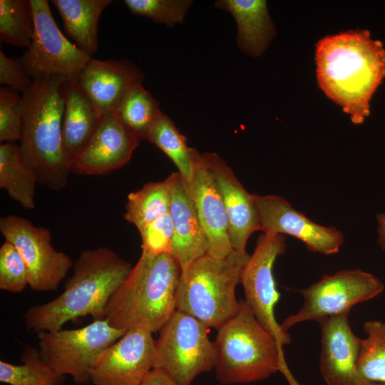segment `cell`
Listing matches in <instances>:
<instances>
[{
	"label": "cell",
	"mask_w": 385,
	"mask_h": 385,
	"mask_svg": "<svg viewBox=\"0 0 385 385\" xmlns=\"http://www.w3.org/2000/svg\"><path fill=\"white\" fill-rule=\"evenodd\" d=\"M219 329L213 342L217 381L224 385L257 382L280 371L289 385H302L294 378L284 351L255 318L245 300Z\"/></svg>",
	"instance_id": "5b68a950"
},
{
	"label": "cell",
	"mask_w": 385,
	"mask_h": 385,
	"mask_svg": "<svg viewBox=\"0 0 385 385\" xmlns=\"http://www.w3.org/2000/svg\"><path fill=\"white\" fill-rule=\"evenodd\" d=\"M126 331L115 329L103 319L75 329L38 333L42 359L58 374L72 378L77 384L91 382L100 357Z\"/></svg>",
	"instance_id": "ba28073f"
},
{
	"label": "cell",
	"mask_w": 385,
	"mask_h": 385,
	"mask_svg": "<svg viewBox=\"0 0 385 385\" xmlns=\"http://www.w3.org/2000/svg\"><path fill=\"white\" fill-rule=\"evenodd\" d=\"M320 88L361 124L370 101L385 78V48L368 30L342 32L320 39L315 49Z\"/></svg>",
	"instance_id": "6da1fadb"
},
{
	"label": "cell",
	"mask_w": 385,
	"mask_h": 385,
	"mask_svg": "<svg viewBox=\"0 0 385 385\" xmlns=\"http://www.w3.org/2000/svg\"><path fill=\"white\" fill-rule=\"evenodd\" d=\"M349 314L318 322L322 332L319 370L327 385H377L365 379L357 362L361 339L351 331Z\"/></svg>",
	"instance_id": "2e32d148"
},
{
	"label": "cell",
	"mask_w": 385,
	"mask_h": 385,
	"mask_svg": "<svg viewBox=\"0 0 385 385\" xmlns=\"http://www.w3.org/2000/svg\"><path fill=\"white\" fill-rule=\"evenodd\" d=\"M364 329L366 337L361 341L358 370L369 382L385 385V323L368 321Z\"/></svg>",
	"instance_id": "f546056e"
},
{
	"label": "cell",
	"mask_w": 385,
	"mask_h": 385,
	"mask_svg": "<svg viewBox=\"0 0 385 385\" xmlns=\"http://www.w3.org/2000/svg\"><path fill=\"white\" fill-rule=\"evenodd\" d=\"M0 232L19 252L28 270L29 286L35 292L57 289L73 267L70 257L51 244L48 229L16 215L0 218Z\"/></svg>",
	"instance_id": "8fae6325"
},
{
	"label": "cell",
	"mask_w": 385,
	"mask_h": 385,
	"mask_svg": "<svg viewBox=\"0 0 385 385\" xmlns=\"http://www.w3.org/2000/svg\"><path fill=\"white\" fill-rule=\"evenodd\" d=\"M67 34L88 56L98 49V24L103 10L112 0H51Z\"/></svg>",
	"instance_id": "603a6c76"
},
{
	"label": "cell",
	"mask_w": 385,
	"mask_h": 385,
	"mask_svg": "<svg viewBox=\"0 0 385 385\" xmlns=\"http://www.w3.org/2000/svg\"><path fill=\"white\" fill-rule=\"evenodd\" d=\"M286 247L284 235L263 233L259 237L240 277L246 303L259 323L274 337L282 350L284 345L291 342V338L274 317V307L279 294L276 287L273 267L277 257L285 252Z\"/></svg>",
	"instance_id": "7c38bea8"
},
{
	"label": "cell",
	"mask_w": 385,
	"mask_h": 385,
	"mask_svg": "<svg viewBox=\"0 0 385 385\" xmlns=\"http://www.w3.org/2000/svg\"><path fill=\"white\" fill-rule=\"evenodd\" d=\"M384 284L373 274L360 270H342L324 275L319 282L299 292L304 304L281 324L285 332L305 321L320 320L349 314L356 304L368 301L384 292Z\"/></svg>",
	"instance_id": "9c48e42d"
},
{
	"label": "cell",
	"mask_w": 385,
	"mask_h": 385,
	"mask_svg": "<svg viewBox=\"0 0 385 385\" xmlns=\"http://www.w3.org/2000/svg\"><path fill=\"white\" fill-rule=\"evenodd\" d=\"M38 183L32 169L24 160L16 143L0 145V188L24 210L35 207V190Z\"/></svg>",
	"instance_id": "cb8c5ba5"
},
{
	"label": "cell",
	"mask_w": 385,
	"mask_h": 385,
	"mask_svg": "<svg viewBox=\"0 0 385 385\" xmlns=\"http://www.w3.org/2000/svg\"><path fill=\"white\" fill-rule=\"evenodd\" d=\"M139 232L142 241V253L150 255L170 253L173 238V225L169 212L158 218Z\"/></svg>",
	"instance_id": "836d02e7"
},
{
	"label": "cell",
	"mask_w": 385,
	"mask_h": 385,
	"mask_svg": "<svg viewBox=\"0 0 385 385\" xmlns=\"http://www.w3.org/2000/svg\"><path fill=\"white\" fill-rule=\"evenodd\" d=\"M378 224V244L381 250H385V213L376 215Z\"/></svg>",
	"instance_id": "8d00e7d4"
},
{
	"label": "cell",
	"mask_w": 385,
	"mask_h": 385,
	"mask_svg": "<svg viewBox=\"0 0 385 385\" xmlns=\"http://www.w3.org/2000/svg\"><path fill=\"white\" fill-rule=\"evenodd\" d=\"M186 185L207 240V254L215 259L227 257L234 250L229 236L227 216L219 189L202 154L198 157L192 180Z\"/></svg>",
	"instance_id": "d6986e66"
},
{
	"label": "cell",
	"mask_w": 385,
	"mask_h": 385,
	"mask_svg": "<svg viewBox=\"0 0 385 385\" xmlns=\"http://www.w3.org/2000/svg\"><path fill=\"white\" fill-rule=\"evenodd\" d=\"M59 385H63V384H59Z\"/></svg>",
	"instance_id": "74e56055"
},
{
	"label": "cell",
	"mask_w": 385,
	"mask_h": 385,
	"mask_svg": "<svg viewBox=\"0 0 385 385\" xmlns=\"http://www.w3.org/2000/svg\"><path fill=\"white\" fill-rule=\"evenodd\" d=\"M0 83L7 85L15 91L22 93L28 91L33 83L26 73L21 59L7 57L2 49H0Z\"/></svg>",
	"instance_id": "e575fe53"
},
{
	"label": "cell",
	"mask_w": 385,
	"mask_h": 385,
	"mask_svg": "<svg viewBox=\"0 0 385 385\" xmlns=\"http://www.w3.org/2000/svg\"><path fill=\"white\" fill-rule=\"evenodd\" d=\"M170 194L166 180L150 182L128 195L123 217L138 231L169 212Z\"/></svg>",
	"instance_id": "484cf974"
},
{
	"label": "cell",
	"mask_w": 385,
	"mask_h": 385,
	"mask_svg": "<svg viewBox=\"0 0 385 385\" xmlns=\"http://www.w3.org/2000/svg\"><path fill=\"white\" fill-rule=\"evenodd\" d=\"M102 116L82 89L77 77L66 78L62 137L71 166L91 140Z\"/></svg>",
	"instance_id": "44dd1931"
},
{
	"label": "cell",
	"mask_w": 385,
	"mask_h": 385,
	"mask_svg": "<svg viewBox=\"0 0 385 385\" xmlns=\"http://www.w3.org/2000/svg\"><path fill=\"white\" fill-rule=\"evenodd\" d=\"M143 72L125 59L92 58L77 77L87 96L102 115L114 111L125 93L142 83Z\"/></svg>",
	"instance_id": "ffe728a7"
},
{
	"label": "cell",
	"mask_w": 385,
	"mask_h": 385,
	"mask_svg": "<svg viewBox=\"0 0 385 385\" xmlns=\"http://www.w3.org/2000/svg\"><path fill=\"white\" fill-rule=\"evenodd\" d=\"M73 267L61 294L26 310L29 330H59L68 322L88 315L103 319L111 297L133 267L111 249L99 247L83 250Z\"/></svg>",
	"instance_id": "7a4b0ae2"
},
{
	"label": "cell",
	"mask_w": 385,
	"mask_h": 385,
	"mask_svg": "<svg viewBox=\"0 0 385 385\" xmlns=\"http://www.w3.org/2000/svg\"><path fill=\"white\" fill-rule=\"evenodd\" d=\"M23 99L11 88L0 89V141L20 140L22 128Z\"/></svg>",
	"instance_id": "d6a6232c"
},
{
	"label": "cell",
	"mask_w": 385,
	"mask_h": 385,
	"mask_svg": "<svg viewBox=\"0 0 385 385\" xmlns=\"http://www.w3.org/2000/svg\"><path fill=\"white\" fill-rule=\"evenodd\" d=\"M34 34L29 0H0V41L29 48Z\"/></svg>",
	"instance_id": "f1b7e54d"
},
{
	"label": "cell",
	"mask_w": 385,
	"mask_h": 385,
	"mask_svg": "<svg viewBox=\"0 0 385 385\" xmlns=\"http://www.w3.org/2000/svg\"><path fill=\"white\" fill-rule=\"evenodd\" d=\"M140 142L115 111L103 115L91 140L71 163L78 175H103L126 165Z\"/></svg>",
	"instance_id": "9a60e30c"
},
{
	"label": "cell",
	"mask_w": 385,
	"mask_h": 385,
	"mask_svg": "<svg viewBox=\"0 0 385 385\" xmlns=\"http://www.w3.org/2000/svg\"><path fill=\"white\" fill-rule=\"evenodd\" d=\"M114 111L140 140H145L148 129L162 112L157 100L142 83L135 84L125 93Z\"/></svg>",
	"instance_id": "83f0119b"
},
{
	"label": "cell",
	"mask_w": 385,
	"mask_h": 385,
	"mask_svg": "<svg viewBox=\"0 0 385 385\" xmlns=\"http://www.w3.org/2000/svg\"><path fill=\"white\" fill-rule=\"evenodd\" d=\"M252 197L263 233L291 235L314 252L332 255L339 252L344 235L334 227L314 222L282 197L252 195Z\"/></svg>",
	"instance_id": "5bb4252c"
},
{
	"label": "cell",
	"mask_w": 385,
	"mask_h": 385,
	"mask_svg": "<svg viewBox=\"0 0 385 385\" xmlns=\"http://www.w3.org/2000/svg\"><path fill=\"white\" fill-rule=\"evenodd\" d=\"M165 180L170 190L169 213L173 225L170 254L183 272L195 260L207 254V240L183 178L179 173H173Z\"/></svg>",
	"instance_id": "ac0fdd59"
},
{
	"label": "cell",
	"mask_w": 385,
	"mask_h": 385,
	"mask_svg": "<svg viewBox=\"0 0 385 385\" xmlns=\"http://www.w3.org/2000/svg\"><path fill=\"white\" fill-rule=\"evenodd\" d=\"M250 255L233 250L215 259L206 254L182 272L176 310L195 317L208 328L219 329L237 312L235 288Z\"/></svg>",
	"instance_id": "8992f818"
},
{
	"label": "cell",
	"mask_w": 385,
	"mask_h": 385,
	"mask_svg": "<svg viewBox=\"0 0 385 385\" xmlns=\"http://www.w3.org/2000/svg\"><path fill=\"white\" fill-rule=\"evenodd\" d=\"M217 9L230 13L237 27L239 48L253 56H260L276 34L275 27L265 0H218Z\"/></svg>",
	"instance_id": "7402d4cb"
},
{
	"label": "cell",
	"mask_w": 385,
	"mask_h": 385,
	"mask_svg": "<svg viewBox=\"0 0 385 385\" xmlns=\"http://www.w3.org/2000/svg\"><path fill=\"white\" fill-rule=\"evenodd\" d=\"M22 364L0 361V381L8 385H59L65 376L44 361L38 349L26 345L21 354Z\"/></svg>",
	"instance_id": "4316f807"
},
{
	"label": "cell",
	"mask_w": 385,
	"mask_h": 385,
	"mask_svg": "<svg viewBox=\"0 0 385 385\" xmlns=\"http://www.w3.org/2000/svg\"><path fill=\"white\" fill-rule=\"evenodd\" d=\"M208 327L190 314L175 310L158 331L153 369L178 385H190L200 374L214 369L216 352Z\"/></svg>",
	"instance_id": "52a82bcc"
},
{
	"label": "cell",
	"mask_w": 385,
	"mask_h": 385,
	"mask_svg": "<svg viewBox=\"0 0 385 385\" xmlns=\"http://www.w3.org/2000/svg\"><path fill=\"white\" fill-rule=\"evenodd\" d=\"M66 78H35L31 88L22 93L21 153L38 183L54 191L66 186L71 173L62 137Z\"/></svg>",
	"instance_id": "3957f363"
},
{
	"label": "cell",
	"mask_w": 385,
	"mask_h": 385,
	"mask_svg": "<svg viewBox=\"0 0 385 385\" xmlns=\"http://www.w3.org/2000/svg\"><path fill=\"white\" fill-rule=\"evenodd\" d=\"M212 175L225 207L230 242L233 250L246 252L251 235L261 230V225L252 195L235 177L232 169L215 153L202 154Z\"/></svg>",
	"instance_id": "e0dca14e"
},
{
	"label": "cell",
	"mask_w": 385,
	"mask_h": 385,
	"mask_svg": "<svg viewBox=\"0 0 385 385\" xmlns=\"http://www.w3.org/2000/svg\"><path fill=\"white\" fill-rule=\"evenodd\" d=\"M29 286L28 270L16 247L5 240L0 248V289L11 293Z\"/></svg>",
	"instance_id": "1f68e13d"
},
{
	"label": "cell",
	"mask_w": 385,
	"mask_h": 385,
	"mask_svg": "<svg viewBox=\"0 0 385 385\" xmlns=\"http://www.w3.org/2000/svg\"><path fill=\"white\" fill-rule=\"evenodd\" d=\"M124 3L133 14L167 26L181 24L192 4L190 0H125Z\"/></svg>",
	"instance_id": "4dcf8cb0"
},
{
	"label": "cell",
	"mask_w": 385,
	"mask_h": 385,
	"mask_svg": "<svg viewBox=\"0 0 385 385\" xmlns=\"http://www.w3.org/2000/svg\"><path fill=\"white\" fill-rule=\"evenodd\" d=\"M145 140L160 148L170 158L186 183L192 180L200 153L190 148L187 140L173 122L161 112L148 129Z\"/></svg>",
	"instance_id": "d4e9b609"
},
{
	"label": "cell",
	"mask_w": 385,
	"mask_h": 385,
	"mask_svg": "<svg viewBox=\"0 0 385 385\" xmlns=\"http://www.w3.org/2000/svg\"><path fill=\"white\" fill-rule=\"evenodd\" d=\"M155 339L140 329L127 331L105 350L92 374L94 385H141L153 369Z\"/></svg>",
	"instance_id": "4fadbf2b"
},
{
	"label": "cell",
	"mask_w": 385,
	"mask_h": 385,
	"mask_svg": "<svg viewBox=\"0 0 385 385\" xmlns=\"http://www.w3.org/2000/svg\"><path fill=\"white\" fill-rule=\"evenodd\" d=\"M34 17L32 41L21 59L29 76L73 78L92 58L63 34L54 21L46 0H29Z\"/></svg>",
	"instance_id": "30bf717a"
},
{
	"label": "cell",
	"mask_w": 385,
	"mask_h": 385,
	"mask_svg": "<svg viewBox=\"0 0 385 385\" xmlns=\"http://www.w3.org/2000/svg\"><path fill=\"white\" fill-rule=\"evenodd\" d=\"M141 385H178L167 374L161 370L153 369Z\"/></svg>",
	"instance_id": "d590c367"
},
{
	"label": "cell",
	"mask_w": 385,
	"mask_h": 385,
	"mask_svg": "<svg viewBox=\"0 0 385 385\" xmlns=\"http://www.w3.org/2000/svg\"><path fill=\"white\" fill-rule=\"evenodd\" d=\"M181 275L180 265L170 253H141L111 297L103 319L126 332H158L176 310Z\"/></svg>",
	"instance_id": "277c9868"
}]
</instances>
